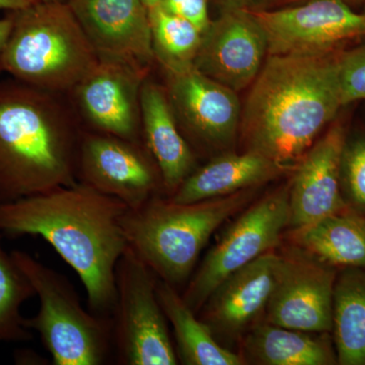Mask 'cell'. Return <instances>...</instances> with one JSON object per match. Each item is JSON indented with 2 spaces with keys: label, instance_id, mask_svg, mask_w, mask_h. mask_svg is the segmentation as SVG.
<instances>
[{
  "label": "cell",
  "instance_id": "obj_1",
  "mask_svg": "<svg viewBox=\"0 0 365 365\" xmlns=\"http://www.w3.org/2000/svg\"><path fill=\"white\" fill-rule=\"evenodd\" d=\"M128 206L78 182L0 202V234L38 235L49 242L83 282L88 309L112 318L116 266L126 250L122 218Z\"/></svg>",
  "mask_w": 365,
  "mask_h": 365
},
{
  "label": "cell",
  "instance_id": "obj_2",
  "mask_svg": "<svg viewBox=\"0 0 365 365\" xmlns=\"http://www.w3.org/2000/svg\"><path fill=\"white\" fill-rule=\"evenodd\" d=\"M268 55L242 107L245 150L295 168L343 106L339 55Z\"/></svg>",
  "mask_w": 365,
  "mask_h": 365
},
{
  "label": "cell",
  "instance_id": "obj_3",
  "mask_svg": "<svg viewBox=\"0 0 365 365\" xmlns=\"http://www.w3.org/2000/svg\"><path fill=\"white\" fill-rule=\"evenodd\" d=\"M58 96L0 81V202L78 182L83 129Z\"/></svg>",
  "mask_w": 365,
  "mask_h": 365
},
{
  "label": "cell",
  "instance_id": "obj_4",
  "mask_svg": "<svg viewBox=\"0 0 365 365\" xmlns=\"http://www.w3.org/2000/svg\"><path fill=\"white\" fill-rule=\"evenodd\" d=\"M259 188L193 203L153 197L125 212L127 245L160 280L176 288L186 285L211 235L253 202Z\"/></svg>",
  "mask_w": 365,
  "mask_h": 365
},
{
  "label": "cell",
  "instance_id": "obj_5",
  "mask_svg": "<svg viewBox=\"0 0 365 365\" xmlns=\"http://www.w3.org/2000/svg\"><path fill=\"white\" fill-rule=\"evenodd\" d=\"M2 71L21 83L61 95L95 66L98 53L64 1L37 2L11 11Z\"/></svg>",
  "mask_w": 365,
  "mask_h": 365
},
{
  "label": "cell",
  "instance_id": "obj_6",
  "mask_svg": "<svg viewBox=\"0 0 365 365\" xmlns=\"http://www.w3.org/2000/svg\"><path fill=\"white\" fill-rule=\"evenodd\" d=\"M11 253L39 297V311L26 318L25 325L39 334L52 364L103 365L114 359L112 318L85 309L63 274L25 251L14 250Z\"/></svg>",
  "mask_w": 365,
  "mask_h": 365
},
{
  "label": "cell",
  "instance_id": "obj_7",
  "mask_svg": "<svg viewBox=\"0 0 365 365\" xmlns=\"http://www.w3.org/2000/svg\"><path fill=\"white\" fill-rule=\"evenodd\" d=\"M158 277L127 246L116 266L114 359L122 365H176V348L157 294Z\"/></svg>",
  "mask_w": 365,
  "mask_h": 365
},
{
  "label": "cell",
  "instance_id": "obj_8",
  "mask_svg": "<svg viewBox=\"0 0 365 365\" xmlns=\"http://www.w3.org/2000/svg\"><path fill=\"white\" fill-rule=\"evenodd\" d=\"M289 187L287 182L254 201L223 230L182 292L194 313L228 275L279 246L289 228Z\"/></svg>",
  "mask_w": 365,
  "mask_h": 365
},
{
  "label": "cell",
  "instance_id": "obj_9",
  "mask_svg": "<svg viewBox=\"0 0 365 365\" xmlns=\"http://www.w3.org/2000/svg\"><path fill=\"white\" fill-rule=\"evenodd\" d=\"M162 71L178 124L197 157L212 158L232 148L241 126L242 105L237 93L194 64Z\"/></svg>",
  "mask_w": 365,
  "mask_h": 365
},
{
  "label": "cell",
  "instance_id": "obj_10",
  "mask_svg": "<svg viewBox=\"0 0 365 365\" xmlns=\"http://www.w3.org/2000/svg\"><path fill=\"white\" fill-rule=\"evenodd\" d=\"M264 321L285 328L331 333L339 269L292 244L281 251Z\"/></svg>",
  "mask_w": 365,
  "mask_h": 365
},
{
  "label": "cell",
  "instance_id": "obj_11",
  "mask_svg": "<svg viewBox=\"0 0 365 365\" xmlns=\"http://www.w3.org/2000/svg\"><path fill=\"white\" fill-rule=\"evenodd\" d=\"M250 11L265 32L268 55L325 54L365 38V11H355L344 0Z\"/></svg>",
  "mask_w": 365,
  "mask_h": 365
},
{
  "label": "cell",
  "instance_id": "obj_12",
  "mask_svg": "<svg viewBox=\"0 0 365 365\" xmlns=\"http://www.w3.org/2000/svg\"><path fill=\"white\" fill-rule=\"evenodd\" d=\"M76 178L131 209L165 196L160 170L145 144L86 129L79 140Z\"/></svg>",
  "mask_w": 365,
  "mask_h": 365
},
{
  "label": "cell",
  "instance_id": "obj_13",
  "mask_svg": "<svg viewBox=\"0 0 365 365\" xmlns=\"http://www.w3.org/2000/svg\"><path fill=\"white\" fill-rule=\"evenodd\" d=\"M150 72L123 60L98 57L71 91L85 129L143 143L140 95Z\"/></svg>",
  "mask_w": 365,
  "mask_h": 365
},
{
  "label": "cell",
  "instance_id": "obj_14",
  "mask_svg": "<svg viewBox=\"0 0 365 365\" xmlns=\"http://www.w3.org/2000/svg\"><path fill=\"white\" fill-rule=\"evenodd\" d=\"M268 44L265 32L248 7L222 9L202 34L194 66L235 93L258 76Z\"/></svg>",
  "mask_w": 365,
  "mask_h": 365
},
{
  "label": "cell",
  "instance_id": "obj_15",
  "mask_svg": "<svg viewBox=\"0 0 365 365\" xmlns=\"http://www.w3.org/2000/svg\"><path fill=\"white\" fill-rule=\"evenodd\" d=\"M278 259L279 255L273 250L237 269L215 287L197 314L225 347L242 341L264 317Z\"/></svg>",
  "mask_w": 365,
  "mask_h": 365
},
{
  "label": "cell",
  "instance_id": "obj_16",
  "mask_svg": "<svg viewBox=\"0 0 365 365\" xmlns=\"http://www.w3.org/2000/svg\"><path fill=\"white\" fill-rule=\"evenodd\" d=\"M347 129L336 118L292 172L289 230L314 225L346 210L341 194L340 165Z\"/></svg>",
  "mask_w": 365,
  "mask_h": 365
},
{
  "label": "cell",
  "instance_id": "obj_17",
  "mask_svg": "<svg viewBox=\"0 0 365 365\" xmlns=\"http://www.w3.org/2000/svg\"><path fill=\"white\" fill-rule=\"evenodd\" d=\"M98 57L151 68L155 62L143 0H66Z\"/></svg>",
  "mask_w": 365,
  "mask_h": 365
},
{
  "label": "cell",
  "instance_id": "obj_18",
  "mask_svg": "<svg viewBox=\"0 0 365 365\" xmlns=\"http://www.w3.org/2000/svg\"><path fill=\"white\" fill-rule=\"evenodd\" d=\"M143 143L157 163L165 196L174 193L199 167L198 157L180 128L165 86L150 76L141 88Z\"/></svg>",
  "mask_w": 365,
  "mask_h": 365
},
{
  "label": "cell",
  "instance_id": "obj_19",
  "mask_svg": "<svg viewBox=\"0 0 365 365\" xmlns=\"http://www.w3.org/2000/svg\"><path fill=\"white\" fill-rule=\"evenodd\" d=\"M294 169L254 151H225L199 165L168 198L175 203H193L232 195L262 187Z\"/></svg>",
  "mask_w": 365,
  "mask_h": 365
},
{
  "label": "cell",
  "instance_id": "obj_20",
  "mask_svg": "<svg viewBox=\"0 0 365 365\" xmlns=\"http://www.w3.org/2000/svg\"><path fill=\"white\" fill-rule=\"evenodd\" d=\"M245 364L336 365L331 333H314L257 322L242 339Z\"/></svg>",
  "mask_w": 365,
  "mask_h": 365
},
{
  "label": "cell",
  "instance_id": "obj_21",
  "mask_svg": "<svg viewBox=\"0 0 365 365\" xmlns=\"http://www.w3.org/2000/svg\"><path fill=\"white\" fill-rule=\"evenodd\" d=\"M289 241L337 269H365V215L346 209L289 230Z\"/></svg>",
  "mask_w": 365,
  "mask_h": 365
},
{
  "label": "cell",
  "instance_id": "obj_22",
  "mask_svg": "<svg viewBox=\"0 0 365 365\" xmlns=\"http://www.w3.org/2000/svg\"><path fill=\"white\" fill-rule=\"evenodd\" d=\"M157 294L163 313L172 325L179 364L184 365H242L241 355L220 344L208 326L182 299L178 288L160 280Z\"/></svg>",
  "mask_w": 365,
  "mask_h": 365
},
{
  "label": "cell",
  "instance_id": "obj_23",
  "mask_svg": "<svg viewBox=\"0 0 365 365\" xmlns=\"http://www.w3.org/2000/svg\"><path fill=\"white\" fill-rule=\"evenodd\" d=\"M332 338L338 364L365 365V269H340L334 292Z\"/></svg>",
  "mask_w": 365,
  "mask_h": 365
},
{
  "label": "cell",
  "instance_id": "obj_24",
  "mask_svg": "<svg viewBox=\"0 0 365 365\" xmlns=\"http://www.w3.org/2000/svg\"><path fill=\"white\" fill-rule=\"evenodd\" d=\"M148 16L153 54L160 68L194 64L202 33L158 4L148 9Z\"/></svg>",
  "mask_w": 365,
  "mask_h": 365
},
{
  "label": "cell",
  "instance_id": "obj_25",
  "mask_svg": "<svg viewBox=\"0 0 365 365\" xmlns=\"http://www.w3.org/2000/svg\"><path fill=\"white\" fill-rule=\"evenodd\" d=\"M0 234V341L21 342L32 339L31 331L21 316V306L36 297L34 288L25 274L7 253Z\"/></svg>",
  "mask_w": 365,
  "mask_h": 365
},
{
  "label": "cell",
  "instance_id": "obj_26",
  "mask_svg": "<svg viewBox=\"0 0 365 365\" xmlns=\"http://www.w3.org/2000/svg\"><path fill=\"white\" fill-rule=\"evenodd\" d=\"M341 194L346 207L365 215V132H347L340 165Z\"/></svg>",
  "mask_w": 365,
  "mask_h": 365
},
{
  "label": "cell",
  "instance_id": "obj_27",
  "mask_svg": "<svg viewBox=\"0 0 365 365\" xmlns=\"http://www.w3.org/2000/svg\"><path fill=\"white\" fill-rule=\"evenodd\" d=\"M339 81L344 107L365 100V44L340 52Z\"/></svg>",
  "mask_w": 365,
  "mask_h": 365
},
{
  "label": "cell",
  "instance_id": "obj_28",
  "mask_svg": "<svg viewBox=\"0 0 365 365\" xmlns=\"http://www.w3.org/2000/svg\"><path fill=\"white\" fill-rule=\"evenodd\" d=\"M208 2L209 0H162L158 6L190 21L203 34L212 21L209 16Z\"/></svg>",
  "mask_w": 365,
  "mask_h": 365
},
{
  "label": "cell",
  "instance_id": "obj_29",
  "mask_svg": "<svg viewBox=\"0 0 365 365\" xmlns=\"http://www.w3.org/2000/svg\"><path fill=\"white\" fill-rule=\"evenodd\" d=\"M311 0H247V7L253 11H272L284 7L299 6ZM350 6H356L364 4V0H344Z\"/></svg>",
  "mask_w": 365,
  "mask_h": 365
},
{
  "label": "cell",
  "instance_id": "obj_30",
  "mask_svg": "<svg viewBox=\"0 0 365 365\" xmlns=\"http://www.w3.org/2000/svg\"><path fill=\"white\" fill-rule=\"evenodd\" d=\"M13 26L11 14L6 18L0 19V72H2V55H4V47H6L7 38Z\"/></svg>",
  "mask_w": 365,
  "mask_h": 365
},
{
  "label": "cell",
  "instance_id": "obj_31",
  "mask_svg": "<svg viewBox=\"0 0 365 365\" xmlns=\"http://www.w3.org/2000/svg\"><path fill=\"white\" fill-rule=\"evenodd\" d=\"M37 0H0V11H16L37 4Z\"/></svg>",
  "mask_w": 365,
  "mask_h": 365
},
{
  "label": "cell",
  "instance_id": "obj_32",
  "mask_svg": "<svg viewBox=\"0 0 365 365\" xmlns=\"http://www.w3.org/2000/svg\"><path fill=\"white\" fill-rule=\"evenodd\" d=\"M217 6L222 9H232V7H247V0H215Z\"/></svg>",
  "mask_w": 365,
  "mask_h": 365
},
{
  "label": "cell",
  "instance_id": "obj_33",
  "mask_svg": "<svg viewBox=\"0 0 365 365\" xmlns=\"http://www.w3.org/2000/svg\"><path fill=\"white\" fill-rule=\"evenodd\" d=\"M143 1L148 9H150V7L157 6L162 0H143Z\"/></svg>",
  "mask_w": 365,
  "mask_h": 365
},
{
  "label": "cell",
  "instance_id": "obj_34",
  "mask_svg": "<svg viewBox=\"0 0 365 365\" xmlns=\"http://www.w3.org/2000/svg\"><path fill=\"white\" fill-rule=\"evenodd\" d=\"M39 2H55V1H64V0H37Z\"/></svg>",
  "mask_w": 365,
  "mask_h": 365
},
{
  "label": "cell",
  "instance_id": "obj_35",
  "mask_svg": "<svg viewBox=\"0 0 365 365\" xmlns=\"http://www.w3.org/2000/svg\"><path fill=\"white\" fill-rule=\"evenodd\" d=\"M364 11H365V0L364 1Z\"/></svg>",
  "mask_w": 365,
  "mask_h": 365
}]
</instances>
